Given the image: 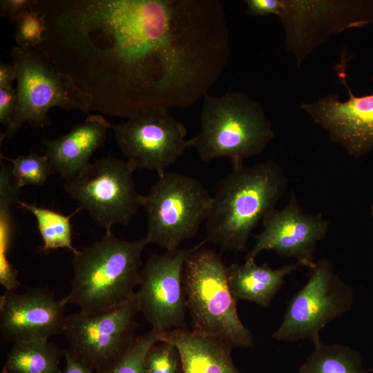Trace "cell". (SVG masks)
I'll return each mask as SVG.
<instances>
[{"label": "cell", "mask_w": 373, "mask_h": 373, "mask_svg": "<svg viewBox=\"0 0 373 373\" xmlns=\"http://www.w3.org/2000/svg\"><path fill=\"white\" fill-rule=\"evenodd\" d=\"M286 186L283 171L274 161L233 166L212 196L205 240L222 251H245L252 231L275 209Z\"/></svg>", "instance_id": "obj_1"}, {"label": "cell", "mask_w": 373, "mask_h": 373, "mask_svg": "<svg viewBox=\"0 0 373 373\" xmlns=\"http://www.w3.org/2000/svg\"><path fill=\"white\" fill-rule=\"evenodd\" d=\"M145 238L128 241L105 232L99 240L73 254V278L61 303L94 314L122 307L136 297L143 266Z\"/></svg>", "instance_id": "obj_2"}, {"label": "cell", "mask_w": 373, "mask_h": 373, "mask_svg": "<svg viewBox=\"0 0 373 373\" xmlns=\"http://www.w3.org/2000/svg\"><path fill=\"white\" fill-rule=\"evenodd\" d=\"M200 130L188 140L201 160L228 157L233 166L259 154L275 137L260 104L243 93L221 96L206 93L200 117Z\"/></svg>", "instance_id": "obj_3"}, {"label": "cell", "mask_w": 373, "mask_h": 373, "mask_svg": "<svg viewBox=\"0 0 373 373\" xmlns=\"http://www.w3.org/2000/svg\"><path fill=\"white\" fill-rule=\"evenodd\" d=\"M227 268L221 257L210 249L200 248L186 260L182 278L191 329L220 338L232 348L250 347L253 335L238 316Z\"/></svg>", "instance_id": "obj_4"}, {"label": "cell", "mask_w": 373, "mask_h": 373, "mask_svg": "<svg viewBox=\"0 0 373 373\" xmlns=\"http://www.w3.org/2000/svg\"><path fill=\"white\" fill-rule=\"evenodd\" d=\"M17 69V107L12 122L0 135L1 144L24 122L32 128L50 125V108L78 111L90 115L92 98L72 78L58 70L37 49L13 47L9 52Z\"/></svg>", "instance_id": "obj_5"}, {"label": "cell", "mask_w": 373, "mask_h": 373, "mask_svg": "<svg viewBox=\"0 0 373 373\" xmlns=\"http://www.w3.org/2000/svg\"><path fill=\"white\" fill-rule=\"evenodd\" d=\"M140 200L146 214V240L166 251L195 235L212 204V196L198 179L166 171Z\"/></svg>", "instance_id": "obj_6"}, {"label": "cell", "mask_w": 373, "mask_h": 373, "mask_svg": "<svg viewBox=\"0 0 373 373\" xmlns=\"http://www.w3.org/2000/svg\"><path fill=\"white\" fill-rule=\"evenodd\" d=\"M133 172L126 161L106 155L64 181V189L97 225L110 232L115 224L128 225L142 207Z\"/></svg>", "instance_id": "obj_7"}, {"label": "cell", "mask_w": 373, "mask_h": 373, "mask_svg": "<svg viewBox=\"0 0 373 373\" xmlns=\"http://www.w3.org/2000/svg\"><path fill=\"white\" fill-rule=\"evenodd\" d=\"M278 17L285 49L299 66L315 48L336 33L373 24V0H283Z\"/></svg>", "instance_id": "obj_8"}, {"label": "cell", "mask_w": 373, "mask_h": 373, "mask_svg": "<svg viewBox=\"0 0 373 373\" xmlns=\"http://www.w3.org/2000/svg\"><path fill=\"white\" fill-rule=\"evenodd\" d=\"M353 301L352 289L340 279L332 263L322 258L288 302L283 323L271 337L286 342L307 339L315 344L321 341V330L348 312Z\"/></svg>", "instance_id": "obj_9"}, {"label": "cell", "mask_w": 373, "mask_h": 373, "mask_svg": "<svg viewBox=\"0 0 373 373\" xmlns=\"http://www.w3.org/2000/svg\"><path fill=\"white\" fill-rule=\"evenodd\" d=\"M168 109L146 108L111 126L116 142L133 171L150 170L160 175L189 147L185 127Z\"/></svg>", "instance_id": "obj_10"}, {"label": "cell", "mask_w": 373, "mask_h": 373, "mask_svg": "<svg viewBox=\"0 0 373 373\" xmlns=\"http://www.w3.org/2000/svg\"><path fill=\"white\" fill-rule=\"evenodd\" d=\"M139 312L135 297L127 305L108 312L86 314L79 311L67 315L62 332L66 350L93 372L104 367L133 342Z\"/></svg>", "instance_id": "obj_11"}, {"label": "cell", "mask_w": 373, "mask_h": 373, "mask_svg": "<svg viewBox=\"0 0 373 373\" xmlns=\"http://www.w3.org/2000/svg\"><path fill=\"white\" fill-rule=\"evenodd\" d=\"M206 241L189 249L151 255L143 264L136 298L139 311L153 329L165 332L188 328L183 268L187 258Z\"/></svg>", "instance_id": "obj_12"}, {"label": "cell", "mask_w": 373, "mask_h": 373, "mask_svg": "<svg viewBox=\"0 0 373 373\" xmlns=\"http://www.w3.org/2000/svg\"><path fill=\"white\" fill-rule=\"evenodd\" d=\"M262 230L245 257L254 259L262 251L273 250L280 256L294 258L301 266L312 269L316 244L324 239L328 222L321 215L305 213L294 195L281 210L274 209L262 220Z\"/></svg>", "instance_id": "obj_13"}, {"label": "cell", "mask_w": 373, "mask_h": 373, "mask_svg": "<svg viewBox=\"0 0 373 373\" xmlns=\"http://www.w3.org/2000/svg\"><path fill=\"white\" fill-rule=\"evenodd\" d=\"M343 59L338 68L349 93L341 102L337 95L323 97L314 103L302 102L300 108L329 135L330 140L358 157L373 148V94L356 96L348 86Z\"/></svg>", "instance_id": "obj_14"}, {"label": "cell", "mask_w": 373, "mask_h": 373, "mask_svg": "<svg viewBox=\"0 0 373 373\" xmlns=\"http://www.w3.org/2000/svg\"><path fill=\"white\" fill-rule=\"evenodd\" d=\"M65 305L45 289H29L21 294L6 290L0 297V332L14 343L48 339L61 334Z\"/></svg>", "instance_id": "obj_15"}, {"label": "cell", "mask_w": 373, "mask_h": 373, "mask_svg": "<svg viewBox=\"0 0 373 373\" xmlns=\"http://www.w3.org/2000/svg\"><path fill=\"white\" fill-rule=\"evenodd\" d=\"M112 125L99 113L90 114L67 133L43 141L44 153L55 172L70 180L90 162L94 152L102 146Z\"/></svg>", "instance_id": "obj_16"}, {"label": "cell", "mask_w": 373, "mask_h": 373, "mask_svg": "<svg viewBox=\"0 0 373 373\" xmlns=\"http://www.w3.org/2000/svg\"><path fill=\"white\" fill-rule=\"evenodd\" d=\"M159 341L177 349L182 373H240L231 358L232 347L220 338L178 328L162 332Z\"/></svg>", "instance_id": "obj_17"}, {"label": "cell", "mask_w": 373, "mask_h": 373, "mask_svg": "<svg viewBox=\"0 0 373 373\" xmlns=\"http://www.w3.org/2000/svg\"><path fill=\"white\" fill-rule=\"evenodd\" d=\"M298 262L273 269L267 264L258 265L254 259L232 264L227 268L229 288L236 300L253 302L267 307L282 287L285 277L296 270Z\"/></svg>", "instance_id": "obj_18"}, {"label": "cell", "mask_w": 373, "mask_h": 373, "mask_svg": "<svg viewBox=\"0 0 373 373\" xmlns=\"http://www.w3.org/2000/svg\"><path fill=\"white\" fill-rule=\"evenodd\" d=\"M21 189L13 182L11 166L1 162L0 170V283L6 290L12 291L20 285L18 271L8 260L13 233L12 207L19 200Z\"/></svg>", "instance_id": "obj_19"}, {"label": "cell", "mask_w": 373, "mask_h": 373, "mask_svg": "<svg viewBox=\"0 0 373 373\" xmlns=\"http://www.w3.org/2000/svg\"><path fill=\"white\" fill-rule=\"evenodd\" d=\"M64 350L48 339L14 343L4 369L10 373H59Z\"/></svg>", "instance_id": "obj_20"}, {"label": "cell", "mask_w": 373, "mask_h": 373, "mask_svg": "<svg viewBox=\"0 0 373 373\" xmlns=\"http://www.w3.org/2000/svg\"><path fill=\"white\" fill-rule=\"evenodd\" d=\"M17 204L35 216L43 241L40 249L41 251L64 248L70 250L73 254L78 251L72 245L70 219L82 210L80 207L70 214L66 216L54 210L19 200L17 202Z\"/></svg>", "instance_id": "obj_21"}, {"label": "cell", "mask_w": 373, "mask_h": 373, "mask_svg": "<svg viewBox=\"0 0 373 373\" xmlns=\"http://www.w3.org/2000/svg\"><path fill=\"white\" fill-rule=\"evenodd\" d=\"M300 367L298 373H365L359 354L347 345L321 341Z\"/></svg>", "instance_id": "obj_22"}, {"label": "cell", "mask_w": 373, "mask_h": 373, "mask_svg": "<svg viewBox=\"0 0 373 373\" xmlns=\"http://www.w3.org/2000/svg\"><path fill=\"white\" fill-rule=\"evenodd\" d=\"M1 160L11 163V175L19 188L28 185H42L49 176L55 174L48 157L32 152L26 155L10 158L0 154Z\"/></svg>", "instance_id": "obj_23"}, {"label": "cell", "mask_w": 373, "mask_h": 373, "mask_svg": "<svg viewBox=\"0 0 373 373\" xmlns=\"http://www.w3.org/2000/svg\"><path fill=\"white\" fill-rule=\"evenodd\" d=\"M161 333L152 328L144 334L135 337L122 354L94 373H146V355L149 348L159 341Z\"/></svg>", "instance_id": "obj_24"}, {"label": "cell", "mask_w": 373, "mask_h": 373, "mask_svg": "<svg viewBox=\"0 0 373 373\" xmlns=\"http://www.w3.org/2000/svg\"><path fill=\"white\" fill-rule=\"evenodd\" d=\"M15 40L21 48L35 49L43 41L46 22L40 13L34 9L28 10L15 20Z\"/></svg>", "instance_id": "obj_25"}, {"label": "cell", "mask_w": 373, "mask_h": 373, "mask_svg": "<svg viewBox=\"0 0 373 373\" xmlns=\"http://www.w3.org/2000/svg\"><path fill=\"white\" fill-rule=\"evenodd\" d=\"M145 372L182 373L177 349L165 341H157L153 344L145 357Z\"/></svg>", "instance_id": "obj_26"}, {"label": "cell", "mask_w": 373, "mask_h": 373, "mask_svg": "<svg viewBox=\"0 0 373 373\" xmlns=\"http://www.w3.org/2000/svg\"><path fill=\"white\" fill-rule=\"evenodd\" d=\"M247 11L251 16H279L283 9V0H245Z\"/></svg>", "instance_id": "obj_27"}, {"label": "cell", "mask_w": 373, "mask_h": 373, "mask_svg": "<svg viewBox=\"0 0 373 373\" xmlns=\"http://www.w3.org/2000/svg\"><path fill=\"white\" fill-rule=\"evenodd\" d=\"M17 90L12 88H0V122L8 127L17 107Z\"/></svg>", "instance_id": "obj_28"}, {"label": "cell", "mask_w": 373, "mask_h": 373, "mask_svg": "<svg viewBox=\"0 0 373 373\" xmlns=\"http://www.w3.org/2000/svg\"><path fill=\"white\" fill-rule=\"evenodd\" d=\"M35 3V0H1L0 15L15 21L24 12L33 9Z\"/></svg>", "instance_id": "obj_29"}, {"label": "cell", "mask_w": 373, "mask_h": 373, "mask_svg": "<svg viewBox=\"0 0 373 373\" xmlns=\"http://www.w3.org/2000/svg\"><path fill=\"white\" fill-rule=\"evenodd\" d=\"M66 359V367L64 371L59 373H94L90 368L79 361L73 356L66 349L64 350Z\"/></svg>", "instance_id": "obj_30"}, {"label": "cell", "mask_w": 373, "mask_h": 373, "mask_svg": "<svg viewBox=\"0 0 373 373\" xmlns=\"http://www.w3.org/2000/svg\"><path fill=\"white\" fill-rule=\"evenodd\" d=\"M17 69L12 64H0V88H12V82L16 79Z\"/></svg>", "instance_id": "obj_31"}, {"label": "cell", "mask_w": 373, "mask_h": 373, "mask_svg": "<svg viewBox=\"0 0 373 373\" xmlns=\"http://www.w3.org/2000/svg\"><path fill=\"white\" fill-rule=\"evenodd\" d=\"M2 373H10V372H8L6 371L5 370H3V371L2 372Z\"/></svg>", "instance_id": "obj_32"}, {"label": "cell", "mask_w": 373, "mask_h": 373, "mask_svg": "<svg viewBox=\"0 0 373 373\" xmlns=\"http://www.w3.org/2000/svg\"><path fill=\"white\" fill-rule=\"evenodd\" d=\"M372 215H373V207H372Z\"/></svg>", "instance_id": "obj_33"}, {"label": "cell", "mask_w": 373, "mask_h": 373, "mask_svg": "<svg viewBox=\"0 0 373 373\" xmlns=\"http://www.w3.org/2000/svg\"><path fill=\"white\" fill-rule=\"evenodd\" d=\"M372 371H373V370H372Z\"/></svg>", "instance_id": "obj_34"}]
</instances>
